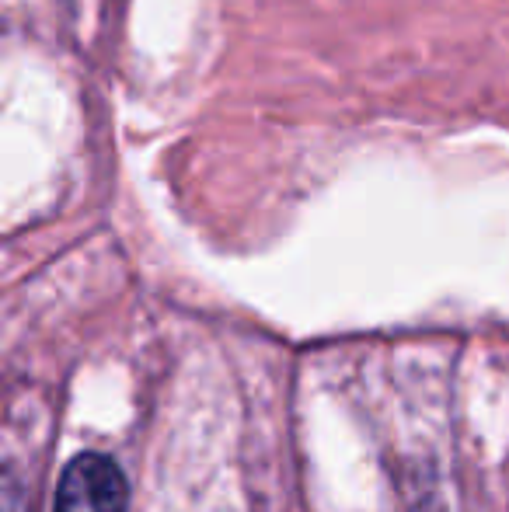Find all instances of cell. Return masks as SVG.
Returning <instances> with one entry per match:
<instances>
[{"label": "cell", "instance_id": "obj_1", "mask_svg": "<svg viewBox=\"0 0 509 512\" xmlns=\"http://www.w3.org/2000/svg\"><path fill=\"white\" fill-rule=\"evenodd\" d=\"M126 478L105 453H77L60 474L53 512H126Z\"/></svg>", "mask_w": 509, "mask_h": 512}]
</instances>
